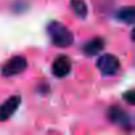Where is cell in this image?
Segmentation results:
<instances>
[{
    "instance_id": "cell-1",
    "label": "cell",
    "mask_w": 135,
    "mask_h": 135,
    "mask_svg": "<svg viewBox=\"0 0 135 135\" xmlns=\"http://www.w3.org/2000/svg\"><path fill=\"white\" fill-rule=\"evenodd\" d=\"M48 35L50 37V41L57 48H68L74 41L73 33L68 29L64 24L58 21H50L48 24Z\"/></svg>"
},
{
    "instance_id": "cell-2",
    "label": "cell",
    "mask_w": 135,
    "mask_h": 135,
    "mask_svg": "<svg viewBox=\"0 0 135 135\" xmlns=\"http://www.w3.org/2000/svg\"><path fill=\"white\" fill-rule=\"evenodd\" d=\"M107 118L111 123L124 128V130H131L132 128V119L131 117L119 106H111L107 110Z\"/></svg>"
},
{
    "instance_id": "cell-3",
    "label": "cell",
    "mask_w": 135,
    "mask_h": 135,
    "mask_svg": "<svg viewBox=\"0 0 135 135\" xmlns=\"http://www.w3.org/2000/svg\"><path fill=\"white\" fill-rule=\"evenodd\" d=\"M97 68L99 69V72L106 76V77H110V76H114L118 73L119 68H120V64H119V60L113 56V54H103L98 58L97 61Z\"/></svg>"
},
{
    "instance_id": "cell-4",
    "label": "cell",
    "mask_w": 135,
    "mask_h": 135,
    "mask_svg": "<svg viewBox=\"0 0 135 135\" xmlns=\"http://www.w3.org/2000/svg\"><path fill=\"white\" fill-rule=\"evenodd\" d=\"M28 66V62H27V58L23 57V56H16V57H12L2 69V76L3 77H13V76H17L20 73H23Z\"/></svg>"
},
{
    "instance_id": "cell-5",
    "label": "cell",
    "mask_w": 135,
    "mask_h": 135,
    "mask_svg": "<svg viewBox=\"0 0 135 135\" xmlns=\"http://www.w3.org/2000/svg\"><path fill=\"white\" fill-rule=\"evenodd\" d=\"M20 103H21L20 95H12L8 99H6L2 103V106H0V122L8 120L15 114V111L19 109Z\"/></svg>"
},
{
    "instance_id": "cell-6",
    "label": "cell",
    "mask_w": 135,
    "mask_h": 135,
    "mask_svg": "<svg viewBox=\"0 0 135 135\" xmlns=\"http://www.w3.org/2000/svg\"><path fill=\"white\" fill-rule=\"evenodd\" d=\"M52 70H53V74L56 77H58V78L66 77L68 74L72 72V61H70V58L68 56H65V54L58 56L53 61Z\"/></svg>"
},
{
    "instance_id": "cell-7",
    "label": "cell",
    "mask_w": 135,
    "mask_h": 135,
    "mask_svg": "<svg viewBox=\"0 0 135 135\" xmlns=\"http://www.w3.org/2000/svg\"><path fill=\"white\" fill-rule=\"evenodd\" d=\"M103 48H105V40L101 38V37H95V38H91L90 41H88V42L84 45L82 50H84V53H85L86 56L91 57V56L98 54Z\"/></svg>"
},
{
    "instance_id": "cell-8",
    "label": "cell",
    "mask_w": 135,
    "mask_h": 135,
    "mask_svg": "<svg viewBox=\"0 0 135 135\" xmlns=\"http://www.w3.org/2000/svg\"><path fill=\"white\" fill-rule=\"evenodd\" d=\"M117 20L124 24H132L135 20V9L134 7H124L117 12Z\"/></svg>"
},
{
    "instance_id": "cell-9",
    "label": "cell",
    "mask_w": 135,
    "mask_h": 135,
    "mask_svg": "<svg viewBox=\"0 0 135 135\" xmlns=\"http://www.w3.org/2000/svg\"><path fill=\"white\" fill-rule=\"evenodd\" d=\"M70 8L80 19H85L88 16V6L85 0H70Z\"/></svg>"
},
{
    "instance_id": "cell-10",
    "label": "cell",
    "mask_w": 135,
    "mask_h": 135,
    "mask_svg": "<svg viewBox=\"0 0 135 135\" xmlns=\"http://www.w3.org/2000/svg\"><path fill=\"white\" fill-rule=\"evenodd\" d=\"M123 98L127 101L128 105H134V103H135V93H134L132 90H128L127 93H124Z\"/></svg>"
}]
</instances>
